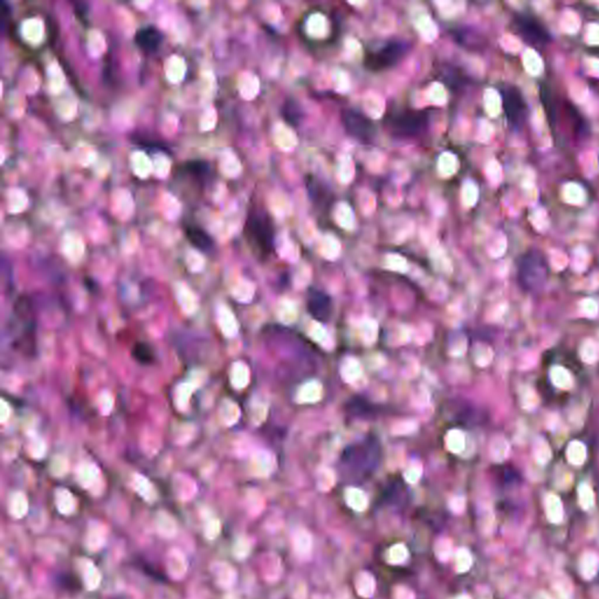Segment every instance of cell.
Wrapping results in <instances>:
<instances>
[{
	"label": "cell",
	"instance_id": "6da1fadb",
	"mask_svg": "<svg viewBox=\"0 0 599 599\" xmlns=\"http://www.w3.org/2000/svg\"><path fill=\"white\" fill-rule=\"evenodd\" d=\"M244 234L249 246L260 258H267L275 249V230L269 214L255 211L246 219Z\"/></svg>",
	"mask_w": 599,
	"mask_h": 599
},
{
	"label": "cell",
	"instance_id": "7a4b0ae2",
	"mask_svg": "<svg viewBox=\"0 0 599 599\" xmlns=\"http://www.w3.org/2000/svg\"><path fill=\"white\" fill-rule=\"evenodd\" d=\"M409 48V43L404 40H389L366 53L363 63L366 70L374 73L390 70L408 54Z\"/></svg>",
	"mask_w": 599,
	"mask_h": 599
},
{
	"label": "cell",
	"instance_id": "3957f363",
	"mask_svg": "<svg viewBox=\"0 0 599 599\" xmlns=\"http://www.w3.org/2000/svg\"><path fill=\"white\" fill-rule=\"evenodd\" d=\"M548 264L543 254L532 251L523 254L518 262V277L520 284L527 291H533L537 286H541L547 277Z\"/></svg>",
	"mask_w": 599,
	"mask_h": 599
},
{
	"label": "cell",
	"instance_id": "277c9868",
	"mask_svg": "<svg viewBox=\"0 0 599 599\" xmlns=\"http://www.w3.org/2000/svg\"><path fill=\"white\" fill-rule=\"evenodd\" d=\"M430 116L426 112L406 110L390 117L389 127L395 136L411 138L419 136L428 128Z\"/></svg>",
	"mask_w": 599,
	"mask_h": 599
},
{
	"label": "cell",
	"instance_id": "5b68a950",
	"mask_svg": "<svg viewBox=\"0 0 599 599\" xmlns=\"http://www.w3.org/2000/svg\"><path fill=\"white\" fill-rule=\"evenodd\" d=\"M502 108L508 125L514 130H520L528 121L529 110L523 95L516 87L503 86L501 90Z\"/></svg>",
	"mask_w": 599,
	"mask_h": 599
},
{
	"label": "cell",
	"instance_id": "8992f818",
	"mask_svg": "<svg viewBox=\"0 0 599 599\" xmlns=\"http://www.w3.org/2000/svg\"><path fill=\"white\" fill-rule=\"evenodd\" d=\"M343 127L353 138L370 145L377 135L374 121L366 114L356 109H348L342 114Z\"/></svg>",
	"mask_w": 599,
	"mask_h": 599
},
{
	"label": "cell",
	"instance_id": "52a82bcc",
	"mask_svg": "<svg viewBox=\"0 0 599 599\" xmlns=\"http://www.w3.org/2000/svg\"><path fill=\"white\" fill-rule=\"evenodd\" d=\"M515 28L522 39L533 47H545L551 43L553 36L545 25L529 14H518L515 17Z\"/></svg>",
	"mask_w": 599,
	"mask_h": 599
},
{
	"label": "cell",
	"instance_id": "ba28073f",
	"mask_svg": "<svg viewBox=\"0 0 599 599\" xmlns=\"http://www.w3.org/2000/svg\"><path fill=\"white\" fill-rule=\"evenodd\" d=\"M307 309L316 321L327 322L333 314V300L327 293L313 288L308 293Z\"/></svg>",
	"mask_w": 599,
	"mask_h": 599
},
{
	"label": "cell",
	"instance_id": "9c48e42d",
	"mask_svg": "<svg viewBox=\"0 0 599 599\" xmlns=\"http://www.w3.org/2000/svg\"><path fill=\"white\" fill-rule=\"evenodd\" d=\"M135 43L140 47L142 51L147 53H154L160 48L163 43V34L162 32L155 26H145L140 28L135 34Z\"/></svg>",
	"mask_w": 599,
	"mask_h": 599
},
{
	"label": "cell",
	"instance_id": "30bf717a",
	"mask_svg": "<svg viewBox=\"0 0 599 599\" xmlns=\"http://www.w3.org/2000/svg\"><path fill=\"white\" fill-rule=\"evenodd\" d=\"M306 187H307L309 198H311V202L315 204L316 207H326V205L330 204L331 197H333L330 189L326 187L319 178H316L314 176L307 177Z\"/></svg>",
	"mask_w": 599,
	"mask_h": 599
},
{
	"label": "cell",
	"instance_id": "8fae6325",
	"mask_svg": "<svg viewBox=\"0 0 599 599\" xmlns=\"http://www.w3.org/2000/svg\"><path fill=\"white\" fill-rule=\"evenodd\" d=\"M185 237L191 245L202 252H209L214 247L213 238L199 226H185Z\"/></svg>",
	"mask_w": 599,
	"mask_h": 599
},
{
	"label": "cell",
	"instance_id": "7c38bea8",
	"mask_svg": "<svg viewBox=\"0 0 599 599\" xmlns=\"http://www.w3.org/2000/svg\"><path fill=\"white\" fill-rule=\"evenodd\" d=\"M281 115L284 117V122L293 128L299 127L304 120V110L294 98H288L284 101Z\"/></svg>",
	"mask_w": 599,
	"mask_h": 599
},
{
	"label": "cell",
	"instance_id": "4fadbf2b",
	"mask_svg": "<svg viewBox=\"0 0 599 599\" xmlns=\"http://www.w3.org/2000/svg\"><path fill=\"white\" fill-rule=\"evenodd\" d=\"M13 346L21 354L32 357L36 351V336H35V327L28 328L20 335L19 337L14 341Z\"/></svg>",
	"mask_w": 599,
	"mask_h": 599
},
{
	"label": "cell",
	"instance_id": "5bb4252c",
	"mask_svg": "<svg viewBox=\"0 0 599 599\" xmlns=\"http://www.w3.org/2000/svg\"><path fill=\"white\" fill-rule=\"evenodd\" d=\"M132 357L140 366H151L156 362L155 349L148 342H137L132 348Z\"/></svg>",
	"mask_w": 599,
	"mask_h": 599
},
{
	"label": "cell",
	"instance_id": "9a60e30c",
	"mask_svg": "<svg viewBox=\"0 0 599 599\" xmlns=\"http://www.w3.org/2000/svg\"><path fill=\"white\" fill-rule=\"evenodd\" d=\"M184 174L192 176L193 178H205L210 172V165L205 160H189L182 167Z\"/></svg>",
	"mask_w": 599,
	"mask_h": 599
},
{
	"label": "cell",
	"instance_id": "2e32d148",
	"mask_svg": "<svg viewBox=\"0 0 599 599\" xmlns=\"http://www.w3.org/2000/svg\"><path fill=\"white\" fill-rule=\"evenodd\" d=\"M58 584L60 588L65 589L67 591H76V590L81 589V583L76 578V576L72 575V574H67V572L59 575Z\"/></svg>",
	"mask_w": 599,
	"mask_h": 599
},
{
	"label": "cell",
	"instance_id": "e0dca14e",
	"mask_svg": "<svg viewBox=\"0 0 599 599\" xmlns=\"http://www.w3.org/2000/svg\"><path fill=\"white\" fill-rule=\"evenodd\" d=\"M371 404H368L366 403L364 404V401L362 399H357V401H351L350 405V412L351 414H354V416H359V414H371Z\"/></svg>",
	"mask_w": 599,
	"mask_h": 599
},
{
	"label": "cell",
	"instance_id": "ac0fdd59",
	"mask_svg": "<svg viewBox=\"0 0 599 599\" xmlns=\"http://www.w3.org/2000/svg\"><path fill=\"white\" fill-rule=\"evenodd\" d=\"M140 567L142 568V570H145V572H147L149 576L154 578V580H164V577L160 575V572L152 568V565H147L145 562H140Z\"/></svg>",
	"mask_w": 599,
	"mask_h": 599
}]
</instances>
